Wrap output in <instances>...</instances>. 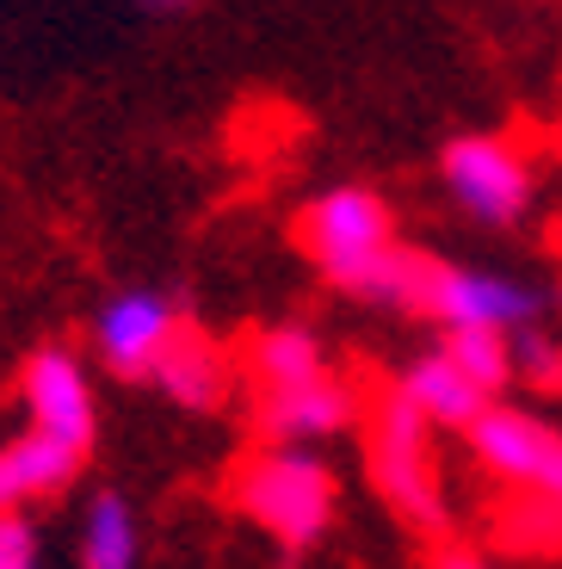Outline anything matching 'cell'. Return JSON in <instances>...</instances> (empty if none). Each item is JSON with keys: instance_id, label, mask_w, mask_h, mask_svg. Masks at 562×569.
<instances>
[{"instance_id": "cell-7", "label": "cell", "mask_w": 562, "mask_h": 569, "mask_svg": "<svg viewBox=\"0 0 562 569\" xmlns=\"http://www.w3.org/2000/svg\"><path fill=\"white\" fill-rule=\"evenodd\" d=\"M185 322V310L155 291V284H124L99 303L93 316V359L112 371L118 385H149L161 347L173 341V328Z\"/></svg>"}, {"instance_id": "cell-14", "label": "cell", "mask_w": 562, "mask_h": 569, "mask_svg": "<svg viewBox=\"0 0 562 569\" xmlns=\"http://www.w3.org/2000/svg\"><path fill=\"white\" fill-rule=\"evenodd\" d=\"M395 390H402V397L414 402V409H421L433 427H470L482 409H489V397H482L464 371L451 366L445 347H433V353L414 359V366L395 378Z\"/></svg>"}, {"instance_id": "cell-8", "label": "cell", "mask_w": 562, "mask_h": 569, "mask_svg": "<svg viewBox=\"0 0 562 569\" xmlns=\"http://www.w3.org/2000/svg\"><path fill=\"white\" fill-rule=\"evenodd\" d=\"M439 168H445V192L458 199V211H470L476 223H520L532 204V168L501 137H458Z\"/></svg>"}, {"instance_id": "cell-9", "label": "cell", "mask_w": 562, "mask_h": 569, "mask_svg": "<svg viewBox=\"0 0 562 569\" xmlns=\"http://www.w3.org/2000/svg\"><path fill=\"white\" fill-rule=\"evenodd\" d=\"M253 421L272 446H322L359 421V390L334 371H315L291 390H260L253 397Z\"/></svg>"}, {"instance_id": "cell-1", "label": "cell", "mask_w": 562, "mask_h": 569, "mask_svg": "<svg viewBox=\"0 0 562 569\" xmlns=\"http://www.w3.org/2000/svg\"><path fill=\"white\" fill-rule=\"evenodd\" d=\"M235 508L279 551L297 557L328 539L334 508H340V483L310 446H267V452H253L235 470Z\"/></svg>"}, {"instance_id": "cell-12", "label": "cell", "mask_w": 562, "mask_h": 569, "mask_svg": "<svg viewBox=\"0 0 562 569\" xmlns=\"http://www.w3.org/2000/svg\"><path fill=\"white\" fill-rule=\"evenodd\" d=\"M74 557H81V569H137L142 563V520H137L124 489L99 483L87 496L81 532H74Z\"/></svg>"}, {"instance_id": "cell-2", "label": "cell", "mask_w": 562, "mask_h": 569, "mask_svg": "<svg viewBox=\"0 0 562 569\" xmlns=\"http://www.w3.org/2000/svg\"><path fill=\"white\" fill-rule=\"evenodd\" d=\"M297 248L340 291H352L395 248V217L371 186H334V192H322V199H310L297 211Z\"/></svg>"}, {"instance_id": "cell-17", "label": "cell", "mask_w": 562, "mask_h": 569, "mask_svg": "<svg viewBox=\"0 0 562 569\" xmlns=\"http://www.w3.org/2000/svg\"><path fill=\"white\" fill-rule=\"evenodd\" d=\"M0 569H43V527L31 513H0Z\"/></svg>"}, {"instance_id": "cell-11", "label": "cell", "mask_w": 562, "mask_h": 569, "mask_svg": "<svg viewBox=\"0 0 562 569\" xmlns=\"http://www.w3.org/2000/svg\"><path fill=\"white\" fill-rule=\"evenodd\" d=\"M155 390L173 402V409H192V415H211L229 402V390H235V366H229V353L217 347V335H204V328L185 316L180 328H173V341L161 347L155 359Z\"/></svg>"}, {"instance_id": "cell-4", "label": "cell", "mask_w": 562, "mask_h": 569, "mask_svg": "<svg viewBox=\"0 0 562 569\" xmlns=\"http://www.w3.org/2000/svg\"><path fill=\"white\" fill-rule=\"evenodd\" d=\"M414 310L433 316L439 328H494V335H520L538 322L544 298H538L525 279H506V272H482V267H445V260H426L421 272V298Z\"/></svg>"}, {"instance_id": "cell-13", "label": "cell", "mask_w": 562, "mask_h": 569, "mask_svg": "<svg viewBox=\"0 0 562 569\" xmlns=\"http://www.w3.org/2000/svg\"><path fill=\"white\" fill-rule=\"evenodd\" d=\"M241 366H248V385L260 397V390H291L303 378H315V371H328V353L310 322H272L260 335H248Z\"/></svg>"}, {"instance_id": "cell-6", "label": "cell", "mask_w": 562, "mask_h": 569, "mask_svg": "<svg viewBox=\"0 0 562 569\" xmlns=\"http://www.w3.org/2000/svg\"><path fill=\"white\" fill-rule=\"evenodd\" d=\"M19 409L38 433H57L62 446L93 458L99 446V397L87 378L81 353H69L62 341H43L38 353L19 366Z\"/></svg>"}, {"instance_id": "cell-5", "label": "cell", "mask_w": 562, "mask_h": 569, "mask_svg": "<svg viewBox=\"0 0 562 569\" xmlns=\"http://www.w3.org/2000/svg\"><path fill=\"white\" fill-rule=\"evenodd\" d=\"M464 433L489 477H501V483L525 489L538 501L562 496V433L550 421H538L525 409H506V402H489Z\"/></svg>"}, {"instance_id": "cell-20", "label": "cell", "mask_w": 562, "mask_h": 569, "mask_svg": "<svg viewBox=\"0 0 562 569\" xmlns=\"http://www.w3.org/2000/svg\"><path fill=\"white\" fill-rule=\"evenodd\" d=\"M556 508H562V496H556Z\"/></svg>"}, {"instance_id": "cell-19", "label": "cell", "mask_w": 562, "mask_h": 569, "mask_svg": "<svg viewBox=\"0 0 562 569\" xmlns=\"http://www.w3.org/2000/svg\"><path fill=\"white\" fill-rule=\"evenodd\" d=\"M142 7H155V13H180V7H192V0H142Z\"/></svg>"}, {"instance_id": "cell-10", "label": "cell", "mask_w": 562, "mask_h": 569, "mask_svg": "<svg viewBox=\"0 0 562 569\" xmlns=\"http://www.w3.org/2000/svg\"><path fill=\"white\" fill-rule=\"evenodd\" d=\"M81 470H87V452L62 446L57 433L26 427L13 440H0V513H31L43 501L69 496L81 483Z\"/></svg>"}, {"instance_id": "cell-16", "label": "cell", "mask_w": 562, "mask_h": 569, "mask_svg": "<svg viewBox=\"0 0 562 569\" xmlns=\"http://www.w3.org/2000/svg\"><path fill=\"white\" fill-rule=\"evenodd\" d=\"M513 378L538 390H562V341H550L544 328H520L513 335Z\"/></svg>"}, {"instance_id": "cell-15", "label": "cell", "mask_w": 562, "mask_h": 569, "mask_svg": "<svg viewBox=\"0 0 562 569\" xmlns=\"http://www.w3.org/2000/svg\"><path fill=\"white\" fill-rule=\"evenodd\" d=\"M445 359L464 371L489 402L501 397L506 385H520V378H513V335H494V328H451Z\"/></svg>"}, {"instance_id": "cell-3", "label": "cell", "mask_w": 562, "mask_h": 569, "mask_svg": "<svg viewBox=\"0 0 562 569\" xmlns=\"http://www.w3.org/2000/svg\"><path fill=\"white\" fill-rule=\"evenodd\" d=\"M433 421H426L402 390L378 402L371 415V470H378V489L408 527L439 532L445 527V489H439V470H433Z\"/></svg>"}, {"instance_id": "cell-18", "label": "cell", "mask_w": 562, "mask_h": 569, "mask_svg": "<svg viewBox=\"0 0 562 569\" xmlns=\"http://www.w3.org/2000/svg\"><path fill=\"white\" fill-rule=\"evenodd\" d=\"M439 569H489V563H482V557H445Z\"/></svg>"}]
</instances>
